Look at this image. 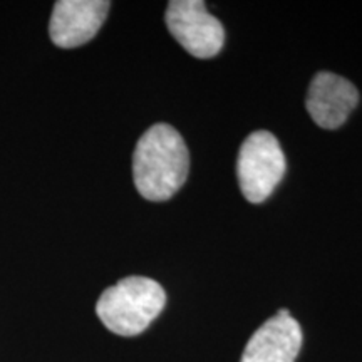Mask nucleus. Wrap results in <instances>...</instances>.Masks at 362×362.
Returning a JSON list of instances; mask_svg holds the SVG:
<instances>
[{
    "label": "nucleus",
    "mask_w": 362,
    "mask_h": 362,
    "mask_svg": "<svg viewBox=\"0 0 362 362\" xmlns=\"http://www.w3.org/2000/svg\"><path fill=\"white\" fill-rule=\"evenodd\" d=\"M166 305V293L156 280L126 277L101 293L96 312L111 332L133 337L144 332Z\"/></svg>",
    "instance_id": "obj_2"
},
{
    "label": "nucleus",
    "mask_w": 362,
    "mask_h": 362,
    "mask_svg": "<svg viewBox=\"0 0 362 362\" xmlns=\"http://www.w3.org/2000/svg\"><path fill=\"white\" fill-rule=\"evenodd\" d=\"M110 7L104 0H59L49 24L51 40L62 49L89 42L106 21Z\"/></svg>",
    "instance_id": "obj_5"
},
{
    "label": "nucleus",
    "mask_w": 362,
    "mask_h": 362,
    "mask_svg": "<svg viewBox=\"0 0 362 362\" xmlns=\"http://www.w3.org/2000/svg\"><path fill=\"white\" fill-rule=\"evenodd\" d=\"M359 103L356 86L334 72H319L307 93V111L320 128L336 129L346 123Z\"/></svg>",
    "instance_id": "obj_6"
},
{
    "label": "nucleus",
    "mask_w": 362,
    "mask_h": 362,
    "mask_svg": "<svg viewBox=\"0 0 362 362\" xmlns=\"http://www.w3.org/2000/svg\"><path fill=\"white\" fill-rule=\"evenodd\" d=\"M166 25L185 51L198 59H210L221 51L225 30L206 11L202 0H173L166 11Z\"/></svg>",
    "instance_id": "obj_4"
},
{
    "label": "nucleus",
    "mask_w": 362,
    "mask_h": 362,
    "mask_svg": "<svg viewBox=\"0 0 362 362\" xmlns=\"http://www.w3.org/2000/svg\"><path fill=\"white\" fill-rule=\"evenodd\" d=\"M285 155L279 139L269 131H255L238 153L240 189L250 203H262L277 188L285 175Z\"/></svg>",
    "instance_id": "obj_3"
},
{
    "label": "nucleus",
    "mask_w": 362,
    "mask_h": 362,
    "mask_svg": "<svg viewBox=\"0 0 362 362\" xmlns=\"http://www.w3.org/2000/svg\"><path fill=\"white\" fill-rule=\"evenodd\" d=\"M300 347V325L282 309L255 330L240 362H296Z\"/></svg>",
    "instance_id": "obj_7"
},
{
    "label": "nucleus",
    "mask_w": 362,
    "mask_h": 362,
    "mask_svg": "<svg viewBox=\"0 0 362 362\" xmlns=\"http://www.w3.org/2000/svg\"><path fill=\"white\" fill-rule=\"evenodd\" d=\"M188 170V148L173 126L155 124L139 138L133 155V178L143 198L168 200L185 185Z\"/></svg>",
    "instance_id": "obj_1"
}]
</instances>
